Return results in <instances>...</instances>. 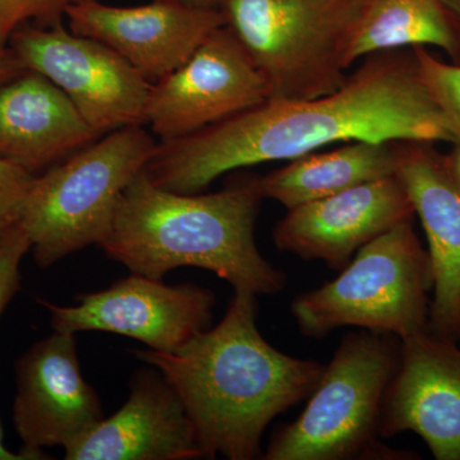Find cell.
I'll use <instances>...</instances> for the list:
<instances>
[{"label": "cell", "mask_w": 460, "mask_h": 460, "mask_svg": "<svg viewBox=\"0 0 460 460\" xmlns=\"http://www.w3.org/2000/svg\"><path fill=\"white\" fill-rule=\"evenodd\" d=\"M262 199L259 178L199 195L160 189L142 171L124 190L100 247L131 274L151 279L193 266L234 290L277 295L286 275L263 259L255 239Z\"/></svg>", "instance_id": "3"}, {"label": "cell", "mask_w": 460, "mask_h": 460, "mask_svg": "<svg viewBox=\"0 0 460 460\" xmlns=\"http://www.w3.org/2000/svg\"><path fill=\"white\" fill-rule=\"evenodd\" d=\"M256 296L234 290L224 319L177 352L135 350L180 395L204 458H257L269 423L313 394L325 368L281 353L262 338Z\"/></svg>", "instance_id": "2"}, {"label": "cell", "mask_w": 460, "mask_h": 460, "mask_svg": "<svg viewBox=\"0 0 460 460\" xmlns=\"http://www.w3.org/2000/svg\"><path fill=\"white\" fill-rule=\"evenodd\" d=\"M429 45L460 63L458 30L444 0H365L349 62L353 66L378 51Z\"/></svg>", "instance_id": "19"}, {"label": "cell", "mask_w": 460, "mask_h": 460, "mask_svg": "<svg viewBox=\"0 0 460 460\" xmlns=\"http://www.w3.org/2000/svg\"><path fill=\"white\" fill-rule=\"evenodd\" d=\"M98 137L45 75L25 69L0 86V159L38 175Z\"/></svg>", "instance_id": "17"}, {"label": "cell", "mask_w": 460, "mask_h": 460, "mask_svg": "<svg viewBox=\"0 0 460 460\" xmlns=\"http://www.w3.org/2000/svg\"><path fill=\"white\" fill-rule=\"evenodd\" d=\"M270 99L268 84L226 26L171 75L151 84L145 124L162 141L224 122Z\"/></svg>", "instance_id": "9"}, {"label": "cell", "mask_w": 460, "mask_h": 460, "mask_svg": "<svg viewBox=\"0 0 460 460\" xmlns=\"http://www.w3.org/2000/svg\"><path fill=\"white\" fill-rule=\"evenodd\" d=\"M411 220L357 251L337 279L295 299L292 314L305 335L357 326L404 339L429 328L434 278Z\"/></svg>", "instance_id": "6"}, {"label": "cell", "mask_w": 460, "mask_h": 460, "mask_svg": "<svg viewBox=\"0 0 460 460\" xmlns=\"http://www.w3.org/2000/svg\"><path fill=\"white\" fill-rule=\"evenodd\" d=\"M25 69L20 65L11 48H0V86L22 74Z\"/></svg>", "instance_id": "24"}, {"label": "cell", "mask_w": 460, "mask_h": 460, "mask_svg": "<svg viewBox=\"0 0 460 460\" xmlns=\"http://www.w3.org/2000/svg\"><path fill=\"white\" fill-rule=\"evenodd\" d=\"M75 334L54 332L17 359L13 423L30 460L44 447L63 449L104 419L98 393L84 380Z\"/></svg>", "instance_id": "11"}, {"label": "cell", "mask_w": 460, "mask_h": 460, "mask_svg": "<svg viewBox=\"0 0 460 460\" xmlns=\"http://www.w3.org/2000/svg\"><path fill=\"white\" fill-rule=\"evenodd\" d=\"M77 301L71 307L45 299L38 304L49 311L54 332H111L140 341L156 352L172 353L208 328L215 296L195 284L166 286L131 274L107 289L80 295Z\"/></svg>", "instance_id": "10"}, {"label": "cell", "mask_w": 460, "mask_h": 460, "mask_svg": "<svg viewBox=\"0 0 460 460\" xmlns=\"http://www.w3.org/2000/svg\"><path fill=\"white\" fill-rule=\"evenodd\" d=\"M8 47L26 71L38 72L59 87L98 136L145 126L151 84L117 51L62 22L25 23Z\"/></svg>", "instance_id": "8"}, {"label": "cell", "mask_w": 460, "mask_h": 460, "mask_svg": "<svg viewBox=\"0 0 460 460\" xmlns=\"http://www.w3.org/2000/svg\"><path fill=\"white\" fill-rule=\"evenodd\" d=\"M447 157L454 177H456V180L458 181L460 184V141L454 144L452 153L447 154Z\"/></svg>", "instance_id": "25"}, {"label": "cell", "mask_w": 460, "mask_h": 460, "mask_svg": "<svg viewBox=\"0 0 460 460\" xmlns=\"http://www.w3.org/2000/svg\"><path fill=\"white\" fill-rule=\"evenodd\" d=\"M459 341H460V330H459Z\"/></svg>", "instance_id": "28"}, {"label": "cell", "mask_w": 460, "mask_h": 460, "mask_svg": "<svg viewBox=\"0 0 460 460\" xmlns=\"http://www.w3.org/2000/svg\"><path fill=\"white\" fill-rule=\"evenodd\" d=\"M156 145L144 126L124 127L36 175L18 224L40 268L102 243L124 190Z\"/></svg>", "instance_id": "5"}, {"label": "cell", "mask_w": 460, "mask_h": 460, "mask_svg": "<svg viewBox=\"0 0 460 460\" xmlns=\"http://www.w3.org/2000/svg\"><path fill=\"white\" fill-rule=\"evenodd\" d=\"M395 174L392 142L350 141L326 153H310L259 178L263 199L287 210Z\"/></svg>", "instance_id": "18"}, {"label": "cell", "mask_w": 460, "mask_h": 460, "mask_svg": "<svg viewBox=\"0 0 460 460\" xmlns=\"http://www.w3.org/2000/svg\"><path fill=\"white\" fill-rule=\"evenodd\" d=\"M420 75L438 104L452 120L460 137V63H447L426 47L411 48Z\"/></svg>", "instance_id": "20"}, {"label": "cell", "mask_w": 460, "mask_h": 460, "mask_svg": "<svg viewBox=\"0 0 460 460\" xmlns=\"http://www.w3.org/2000/svg\"><path fill=\"white\" fill-rule=\"evenodd\" d=\"M29 251H31V243L20 224L9 230L0 242V316L20 289V265ZM0 460H30L22 453H12L5 449L3 444L2 428H0Z\"/></svg>", "instance_id": "21"}, {"label": "cell", "mask_w": 460, "mask_h": 460, "mask_svg": "<svg viewBox=\"0 0 460 460\" xmlns=\"http://www.w3.org/2000/svg\"><path fill=\"white\" fill-rule=\"evenodd\" d=\"M68 29L107 45L150 84L183 65L199 44L224 25L217 8L181 0H151L136 7H115L84 0L66 9Z\"/></svg>", "instance_id": "13"}, {"label": "cell", "mask_w": 460, "mask_h": 460, "mask_svg": "<svg viewBox=\"0 0 460 460\" xmlns=\"http://www.w3.org/2000/svg\"><path fill=\"white\" fill-rule=\"evenodd\" d=\"M329 95L269 99L224 122L157 142L144 172L160 189L199 193L220 175L350 141H460L411 48L378 51Z\"/></svg>", "instance_id": "1"}, {"label": "cell", "mask_w": 460, "mask_h": 460, "mask_svg": "<svg viewBox=\"0 0 460 460\" xmlns=\"http://www.w3.org/2000/svg\"><path fill=\"white\" fill-rule=\"evenodd\" d=\"M365 0H217L215 8L269 87L270 99L329 95L347 80Z\"/></svg>", "instance_id": "4"}, {"label": "cell", "mask_w": 460, "mask_h": 460, "mask_svg": "<svg viewBox=\"0 0 460 460\" xmlns=\"http://www.w3.org/2000/svg\"><path fill=\"white\" fill-rule=\"evenodd\" d=\"M84 0H0V48L25 23L48 26L62 22L66 9Z\"/></svg>", "instance_id": "22"}, {"label": "cell", "mask_w": 460, "mask_h": 460, "mask_svg": "<svg viewBox=\"0 0 460 460\" xmlns=\"http://www.w3.org/2000/svg\"><path fill=\"white\" fill-rule=\"evenodd\" d=\"M401 344L361 332L341 341L301 416L272 436L263 459L344 460L390 456L375 444Z\"/></svg>", "instance_id": "7"}, {"label": "cell", "mask_w": 460, "mask_h": 460, "mask_svg": "<svg viewBox=\"0 0 460 460\" xmlns=\"http://www.w3.org/2000/svg\"><path fill=\"white\" fill-rule=\"evenodd\" d=\"M435 144L393 141L395 174L407 190L429 242L434 278L429 328L459 341L460 184Z\"/></svg>", "instance_id": "15"}, {"label": "cell", "mask_w": 460, "mask_h": 460, "mask_svg": "<svg viewBox=\"0 0 460 460\" xmlns=\"http://www.w3.org/2000/svg\"><path fill=\"white\" fill-rule=\"evenodd\" d=\"M413 217L410 196L393 174L289 208L272 238L284 252L341 269L372 239Z\"/></svg>", "instance_id": "14"}, {"label": "cell", "mask_w": 460, "mask_h": 460, "mask_svg": "<svg viewBox=\"0 0 460 460\" xmlns=\"http://www.w3.org/2000/svg\"><path fill=\"white\" fill-rule=\"evenodd\" d=\"M444 2L447 9H449L450 14H452L460 38V0H444Z\"/></svg>", "instance_id": "26"}, {"label": "cell", "mask_w": 460, "mask_h": 460, "mask_svg": "<svg viewBox=\"0 0 460 460\" xmlns=\"http://www.w3.org/2000/svg\"><path fill=\"white\" fill-rule=\"evenodd\" d=\"M181 2L189 3V4L199 5V7L215 8L217 0H181Z\"/></svg>", "instance_id": "27"}, {"label": "cell", "mask_w": 460, "mask_h": 460, "mask_svg": "<svg viewBox=\"0 0 460 460\" xmlns=\"http://www.w3.org/2000/svg\"><path fill=\"white\" fill-rule=\"evenodd\" d=\"M35 177L26 169L0 159V242L20 223Z\"/></svg>", "instance_id": "23"}, {"label": "cell", "mask_w": 460, "mask_h": 460, "mask_svg": "<svg viewBox=\"0 0 460 460\" xmlns=\"http://www.w3.org/2000/svg\"><path fill=\"white\" fill-rule=\"evenodd\" d=\"M204 458L183 402L162 372L142 370L119 411L65 450L66 460Z\"/></svg>", "instance_id": "16"}, {"label": "cell", "mask_w": 460, "mask_h": 460, "mask_svg": "<svg viewBox=\"0 0 460 460\" xmlns=\"http://www.w3.org/2000/svg\"><path fill=\"white\" fill-rule=\"evenodd\" d=\"M384 395L378 435L411 431L438 460H460V348L428 328L401 339Z\"/></svg>", "instance_id": "12"}]
</instances>
